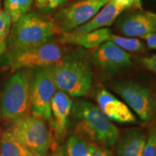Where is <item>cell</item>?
I'll return each instance as SVG.
<instances>
[{"label": "cell", "mask_w": 156, "mask_h": 156, "mask_svg": "<svg viewBox=\"0 0 156 156\" xmlns=\"http://www.w3.org/2000/svg\"><path fill=\"white\" fill-rule=\"evenodd\" d=\"M72 112L77 135L87 137L103 147H113L116 145L119 131L98 106L90 101L80 100L73 105Z\"/></svg>", "instance_id": "1"}, {"label": "cell", "mask_w": 156, "mask_h": 156, "mask_svg": "<svg viewBox=\"0 0 156 156\" xmlns=\"http://www.w3.org/2000/svg\"><path fill=\"white\" fill-rule=\"evenodd\" d=\"M8 39L9 51H24L50 41L58 34L54 20L28 12L14 23Z\"/></svg>", "instance_id": "2"}, {"label": "cell", "mask_w": 156, "mask_h": 156, "mask_svg": "<svg viewBox=\"0 0 156 156\" xmlns=\"http://www.w3.org/2000/svg\"><path fill=\"white\" fill-rule=\"evenodd\" d=\"M31 77L30 69H20L6 83L1 101L2 114L5 118L16 121L30 114Z\"/></svg>", "instance_id": "3"}, {"label": "cell", "mask_w": 156, "mask_h": 156, "mask_svg": "<svg viewBox=\"0 0 156 156\" xmlns=\"http://www.w3.org/2000/svg\"><path fill=\"white\" fill-rule=\"evenodd\" d=\"M56 86L73 97L84 96L91 89L93 71L85 62L67 59L51 67Z\"/></svg>", "instance_id": "4"}, {"label": "cell", "mask_w": 156, "mask_h": 156, "mask_svg": "<svg viewBox=\"0 0 156 156\" xmlns=\"http://www.w3.org/2000/svg\"><path fill=\"white\" fill-rule=\"evenodd\" d=\"M11 133L17 141L36 156H46L52 145V134L44 120L26 116L15 121Z\"/></svg>", "instance_id": "5"}, {"label": "cell", "mask_w": 156, "mask_h": 156, "mask_svg": "<svg viewBox=\"0 0 156 156\" xmlns=\"http://www.w3.org/2000/svg\"><path fill=\"white\" fill-rule=\"evenodd\" d=\"M64 51L56 43L48 41L38 47L24 51H9L7 60L12 71L48 67L63 60Z\"/></svg>", "instance_id": "6"}, {"label": "cell", "mask_w": 156, "mask_h": 156, "mask_svg": "<svg viewBox=\"0 0 156 156\" xmlns=\"http://www.w3.org/2000/svg\"><path fill=\"white\" fill-rule=\"evenodd\" d=\"M111 87L142 121L148 123L153 119L156 113V95L150 87L129 80L116 82Z\"/></svg>", "instance_id": "7"}, {"label": "cell", "mask_w": 156, "mask_h": 156, "mask_svg": "<svg viewBox=\"0 0 156 156\" xmlns=\"http://www.w3.org/2000/svg\"><path fill=\"white\" fill-rule=\"evenodd\" d=\"M30 81V101L33 115L50 119L51 103L56 92L51 67L35 69Z\"/></svg>", "instance_id": "8"}, {"label": "cell", "mask_w": 156, "mask_h": 156, "mask_svg": "<svg viewBox=\"0 0 156 156\" xmlns=\"http://www.w3.org/2000/svg\"><path fill=\"white\" fill-rule=\"evenodd\" d=\"M109 0H77L55 15L54 22L58 34L75 30L90 20Z\"/></svg>", "instance_id": "9"}, {"label": "cell", "mask_w": 156, "mask_h": 156, "mask_svg": "<svg viewBox=\"0 0 156 156\" xmlns=\"http://www.w3.org/2000/svg\"><path fill=\"white\" fill-rule=\"evenodd\" d=\"M93 63L103 71L118 73L132 65L131 54L111 41H106L96 48L93 55Z\"/></svg>", "instance_id": "10"}, {"label": "cell", "mask_w": 156, "mask_h": 156, "mask_svg": "<svg viewBox=\"0 0 156 156\" xmlns=\"http://www.w3.org/2000/svg\"><path fill=\"white\" fill-rule=\"evenodd\" d=\"M116 29L124 36L140 38L156 34V14L142 9L127 13L119 19Z\"/></svg>", "instance_id": "11"}, {"label": "cell", "mask_w": 156, "mask_h": 156, "mask_svg": "<svg viewBox=\"0 0 156 156\" xmlns=\"http://www.w3.org/2000/svg\"><path fill=\"white\" fill-rule=\"evenodd\" d=\"M129 7H132V6L126 0H109L108 2L90 20L75 30L64 34L76 36L97 29L111 26L123 11Z\"/></svg>", "instance_id": "12"}, {"label": "cell", "mask_w": 156, "mask_h": 156, "mask_svg": "<svg viewBox=\"0 0 156 156\" xmlns=\"http://www.w3.org/2000/svg\"><path fill=\"white\" fill-rule=\"evenodd\" d=\"M73 105V101L67 93L62 90L55 93L51 103V127L54 132L52 143H58L65 136Z\"/></svg>", "instance_id": "13"}, {"label": "cell", "mask_w": 156, "mask_h": 156, "mask_svg": "<svg viewBox=\"0 0 156 156\" xmlns=\"http://www.w3.org/2000/svg\"><path fill=\"white\" fill-rule=\"evenodd\" d=\"M96 101L98 106L110 121L120 124L136 123V117L129 107L106 89L98 91Z\"/></svg>", "instance_id": "14"}, {"label": "cell", "mask_w": 156, "mask_h": 156, "mask_svg": "<svg viewBox=\"0 0 156 156\" xmlns=\"http://www.w3.org/2000/svg\"><path fill=\"white\" fill-rule=\"evenodd\" d=\"M146 136L138 129H129L119 136L116 143L117 156H142Z\"/></svg>", "instance_id": "15"}, {"label": "cell", "mask_w": 156, "mask_h": 156, "mask_svg": "<svg viewBox=\"0 0 156 156\" xmlns=\"http://www.w3.org/2000/svg\"><path fill=\"white\" fill-rule=\"evenodd\" d=\"M112 33L109 28H103L90 31L82 35L71 36L67 34H62L59 41L62 44H73L85 48H98L103 43L108 41Z\"/></svg>", "instance_id": "16"}, {"label": "cell", "mask_w": 156, "mask_h": 156, "mask_svg": "<svg viewBox=\"0 0 156 156\" xmlns=\"http://www.w3.org/2000/svg\"><path fill=\"white\" fill-rule=\"evenodd\" d=\"M0 156H36L15 139L10 131L2 134L0 140Z\"/></svg>", "instance_id": "17"}, {"label": "cell", "mask_w": 156, "mask_h": 156, "mask_svg": "<svg viewBox=\"0 0 156 156\" xmlns=\"http://www.w3.org/2000/svg\"><path fill=\"white\" fill-rule=\"evenodd\" d=\"M94 145L93 143L77 134L71 136L66 144V155L91 156Z\"/></svg>", "instance_id": "18"}, {"label": "cell", "mask_w": 156, "mask_h": 156, "mask_svg": "<svg viewBox=\"0 0 156 156\" xmlns=\"http://www.w3.org/2000/svg\"><path fill=\"white\" fill-rule=\"evenodd\" d=\"M5 11L9 15L12 22L16 23L19 19L28 13L34 0H5Z\"/></svg>", "instance_id": "19"}, {"label": "cell", "mask_w": 156, "mask_h": 156, "mask_svg": "<svg viewBox=\"0 0 156 156\" xmlns=\"http://www.w3.org/2000/svg\"><path fill=\"white\" fill-rule=\"evenodd\" d=\"M108 41L116 44L117 46L129 52H142L145 50V44L141 40L134 37L121 36L112 34Z\"/></svg>", "instance_id": "20"}, {"label": "cell", "mask_w": 156, "mask_h": 156, "mask_svg": "<svg viewBox=\"0 0 156 156\" xmlns=\"http://www.w3.org/2000/svg\"><path fill=\"white\" fill-rule=\"evenodd\" d=\"M12 19L6 11L0 9V41H5L10 31Z\"/></svg>", "instance_id": "21"}, {"label": "cell", "mask_w": 156, "mask_h": 156, "mask_svg": "<svg viewBox=\"0 0 156 156\" xmlns=\"http://www.w3.org/2000/svg\"><path fill=\"white\" fill-rule=\"evenodd\" d=\"M68 0H35L37 8L43 11L54 10L62 7L67 2Z\"/></svg>", "instance_id": "22"}, {"label": "cell", "mask_w": 156, "mask_h": 156, "mask_svg": "<svg viewBox=\"0 0 156 156\" xmlns=\"http://www.w3.org/2000/svg\"><path fill=\"white\" fill-rule=\"evenodd\" d=\"M142 156H156V143L153 129L146 140Z\"/></svg>", "instance_id": "23"}, {"label": "cell", "mask_w": 156, "mask_h": 156, "mask_svg": "<svg viewBox=\"0 0 156 156\" xmlns=\"http://www.w3.org/2000/svg\"><path fill=\"white\" fill-rule=\"evenodd\" d=\"M140 63L146 69L156 75V54L141 57L140 58Z\"/></svg>", "instance_id": "24"}, {"label": "cell", "mask_w": 156, "mask_h": 156, "mask_svg": "<svg viewBox=\"0 0 156 156\" xmlns=\"http://www.w3.org/2000/svg\"><path fill=\"white\" fill-rule=\"evenodd\" d=\"M91 156H114L113 153L106 147H98L94 145Z\"/></svg>", "instance_id": "25"}, {"label": "cell", "mask_w": 156, "mask_h": 156, "mask_svg": "<svg viewBox=\"0 0 156 156\" xmlns=\"http://www.w3.org/2000/svg\"><path fill=\"white\" fill-rule=\"evenodd\" d=\"M140 39L145 40L147 44V46L151 49H156V34L148 35L144 36Z\"/></svg>", "instance_id": "26"}, {"label": "cell", "mask_w": 156, "mask_h": 156, "mask_svg": "<svg viewBox=\"0 0 156 156\" xmlns=\"http://www.w3.org/2000/svg\"><path fill=\"white\" fill-rule=\"evenodd\" d=\"M130 3L132 7L138 9H142L141 6V0H126Z\"/></svg>", "instance_id": "27"}, {"label": "cell", "mask_w": 156, "mask_h": 156, "mask_svg": "<svg viewBox=\"0 0 156 156\" xmlns=\"http://www.w3.org/2000/svg\"><path fill=\"white\" fill-rule=\"evenodd\" d=\"M51 156H65L64 155L63 151H62V148H55L54 151V153Z\"/></svg>", "instance_id": "28"}, {"label": "cell", "mask_w": 156, "mask_h": 156, "mask_svg": "<svg viewBox=\"0 0 156 156\" xmlns=\"http://www.w3.org/2000/svg\"><path fill=\"white\" fill-rule=\"evenodd\" d=\"M5 50H6L5 41H0V56L5 53Z\"/></svg>", "instance_id": "29"}, {"label": "cell", "mask_w": 156, "mask_h": 156, "mask_svg": "<svg viewBox=\"0 0 156 156\" xmlns=\"http://www.w3.org/2000/svg\"><path fill=\"white\" fill-rule=\"evenodd\" d=\"M153 131L154 136H155V143H156V127L153 129Z\"/></svg>", "instance_id": "30"}, {"label": "cell", "mask_w": 156, "mask_h": 156, "mask_svg": "<svg viewBox=\"0 0 156 156\" xmlns=\"http://www.w3.org/2000/svg\"><path fill=\"white\" fill-rule=\"evenodd\" d=\"M0 7H1V0H0Z\"/></svg>", "instance_id": "31"}]
</instances>
